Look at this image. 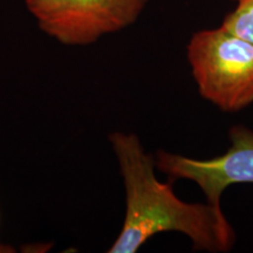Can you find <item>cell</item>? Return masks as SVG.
I'll list each match as a JSON object with an SVG mask.
<instances>
[{
  "instance_id": "obj_4",
  "label": "cell",
  "mask_w": 253,
  "mask_h": 253,
  "mask_svg": "<svg viewBox=\"0 0 253 253\" xmlns=\"http://www.w3.org/2000/svg\"><path fill=\"white\" fill-rule=\"evenodd\" d=\"M229 138V149L209 160L158 150L155 155L156 168L172 179L196 183L208 202L220 204L229 186L253 184V130L246 126H233Z\"/></svg>"
},
{
  "instance_id": "obj_1",
  "label": "cell",
  "mask_w": 253,
  "mask_h": 253,
  "mask_svg": "<svg viewBox=\"0 0 253 253\" xmlns=\"http://www.w3.org/2000/svg\"><path fill=\"white\" fill-rule=\"evenodd\" d=\"M126 189V216L109 253H135L154 236L178 232L197 251L225 253L237 236L220 204L189 203L177 197L171 185L157 179L154 155L144 150L138 136L109 135Z\"/></svg>"
},
{
  "instance_id": "obj_6",
  "label": "cell",
  "mask_w": 253,
  "mask_h": 253,
  "mask_svg": "<svg viewBox=\"0 0 253 253\" xmlns=\"http://www.w3.org/2000/svg\"><path fill=\"white\" fill-rule=\"evenodd\" d=\"M232 1H235V2H237V1H238V0H232Z\"/></svg>"
},
{
  "instance_id": "obj_2",
  "label": "cell",
  "mask_w": 253,
  "mask_h": 253,
  "mask_svg": "<svg viewBox=\"0 0 253 253\" xmlns=\"http://www.w3.org/2000/svg\"><path fill=\"white\" fill-rule=\"evenodd\" d=\"M186 58L204 100L227 113L253 103V43L220 25L195 32Z\"/></svg>"
},
{
  "instance_id": "obj_5",
  "label": "cell",
  "mask_w": 253,
  "mask_h": 253,
  "mask_svg": "<svg viewBox=\"0 0 253 253\" xmlns=\"http://www.w3.org/2000/svg\"><path fill=\"white\" fill-rule=\"evenodd\" d=\"M233 11L225 15L221 26L253 43V0H238Z\"/></svg>"
},
{
  "instance_id": "obj_3",
  "label": "cell",
  "mask_w": 253,
  "mask_h": 253,
  "mask_svg": "<svg viewBox=\"0 0 253 253\" xmlns=\"http://www.w3.org/2000/svg\"><path fill=\"white\" fill-rule=\"evenodd\" d=\"M149 0H25L43 33L67 46H87L129 27Z\"/></svg>"
}]
</instances>
